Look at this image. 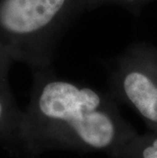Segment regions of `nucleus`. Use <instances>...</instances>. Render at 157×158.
<instances>
[{"label":"nucleus","mask_w":157,"mask_h":158,"mask_svg":"<svg viewBox=\"0 0 157 158\" xmlns=\"http://www.w3.org/2000/svg\"><path fill=\"white\" fill-rule=\"evenodd\" d=\"M123 146L138 154L137 158H157V131H152L145 136L135 135Z\"/></svg>","instance_id":"5"},{"label":"nucleus","mask_w":157,"mask_h":158,"mask_svg":"<svg viewBox=\"0 0 157 158\" xmlns=\"http://www.w3.org/2000/svg\"><path fill=\"white\" fill-rule=\"evenodd\" d=\"M153 1L156 0H90L89 10L91 11L104 5H115L126 9L134 15H139L142 9Z\"/></svg>","instance_id":"6"},{"label":"nucleus","mask_w":157,"mask_h":158,"mask_svg":"<svg viewBox=\"0 0 157 158\" xmlns=\"http://www.w3.org/2000/svg\"><path fill=\"white\" fill-rule=\"evenodd\" d=\"M13 60L0 48V145L10 152L23 153L22 130L24 111L13 97L8 83V73Z\"/></svg>","instance_id":"4"},{"label":"nucleus","mask_w":157,"mask_h":158,"mask_svg":"<svg viewBox=\"0 0 157 158\" xmlns=\"http://www.w3.org/2000/svg\"><path fill=\"white\" fill-rule=\"evenodd\" d=\"M32 72L22 130L25 156L60 148L121 150L136 135L109 92L62 79L52 66Z\"/></svg>","instance_id":"1"},{"label":"nucleus","mask_w":157,"mask_h":158,"mask_svg":"<svg viewBox=\"0 0 157 158\" xmlns=\"http://www.w3.org/2000/svg\"><path fill=\"white\" fill-rule=\"evenodd\" d=\"M90 0H0V48L32 70L52 66L63 35Z\"/></svg>","instance_id":"2"},{"label":"nucleus","mask_w":157,"mask_h":158,"mask_svg":"<svg viewBox=\"0 0 157 158\" xmlns=\"http://www.w3.org/2000/svg\"><path fill=\"white\" fill-rule=\"evenodd\" d=\"M107 83L113 98L125 102L157 131V47L135 42L107 63Z\"/></svg>","instance_id":"3"}]
</instances>
